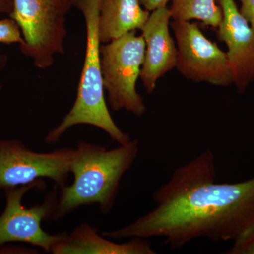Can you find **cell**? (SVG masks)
Segmentation results:
<instances>
[{
	"label": "cell",
	"instance_id": "6da1fadb",
	"mask_svg": "<svg viewBox=\"0 0 254 254\" xmlns=\"http://www.w3.org/2000/svg\"><path fill=\"white\" fill-rule=\"evenodd\" d=\"M153 200V210L102 235L116 241L160 237L171 250L197 239L233 241L254 218V176L236 183L217 182L215 155L206 150L175 169Z\"/></svg>",
	"mask_w": 254,
	"mask_h": 254
},
{
	"label": "cell",
	"instance_id": "7a4b0ae2",
	"mask_svg": "<svg viewBox=\"0 0 254 254\" xmlns=\"http://www.w3.org/2000/svg\"><path fill=\"white\" fill-rule=\"evenodd\" d=\"M138 153L137 139L112 149L86 141L78 143L70 167L73 182L60 189L50 220H60L81 207L94 204L104 215L111 213L124 175Z\"/></svg>",
	"mask_w": 254,
	"mask_h": 254
},
{
	"label": "cell",
	"instance_id": "3957f363",
	"mask_svg": "<svg viewBox=\"0 0 254 254\" xmlns=\"http://www.w3.org/2000/svg\"><path fill=\"white\" fill-rule=\"evenodd\" d=\"M100 0H72L73 7L81 11L86 25V45L84 63L72 108L58 126L45 136L47 144H54L71 127L91 125L103 130L119 145L131 140L114 121L105 99L101 71L98 18Z\"/></svg>",
	"mask_w": 254,
	"mask_h": 254
},
{
	"label": "cell",
	"instance_id": "277c9868",
	"mask_svg": "<svg viewBox=\"0 0 254 254\" xmlns=\"http://www.w3.org/2000/svg\"><path fill=\"white\" fill-rule=\"evenodd\" d=\"M9 17L18 23L24 43L21 53L40 69L51 67L56 55L64 53L66 18L72 0H13Z\"/></svg>",
	"mask_w": 254,
	"mask_h": 254
},
{
	"label": "cell",
	"instance_id": "5b68a950",
	"mask_svg": "<svg viewBox=\"0 0 254 254\" xmlns=\"http://www.w3.org/2000/svg\"><path fill=\"white\" fill-rule=\"evenodd\" d=\"M145 50L144 39L137 36L136 31L100 46L103 87L113 111L126 110L136 117L146 112L143 97L136 90Z\"/></svg>",
	"mask_w": 254,
	"mask_h": 254
},
{
	"label": "cell",
	"instance_id": "8992f818",
	"mask_svg": "<svg viewBox=\"0 0 254 254\" xmlns=\"http://www.w3.org/2000/svg\"><path fill=\"white\" fill-rule=\"evenodd\" d=\"M74 148L47 153L30 149L15 139H0V190L51 180L56 188L67 185Z\"/></svg>",
	"mask_w": 254,
	"mask_h": 254
},
{
	"label": "cell",
	"instance_id": "52a82bcc",
	"mask_svg": "<svg viewBox=\"0 0 254 254\" xmlns=\"http://www.w3.org/2000/svg\"><path fill=\"white\" fill-rule=\"evenodd\" d=\"M43 180L5 190L6 205L0 215V247L10 242H23L50 252L53 246L64 237L66 232L48 233L42 222L50 221L58 198V188L48 193L41 204L25 207L22 200L32 190H43Z\"/></svg>",
	"mask_w": 254,
	"mask_h": 254
},
{
	"label": "cell",
	"instance_id": "ba28073f",
	"mask_svg": "<svg viewBox=\"0 0 254 254\" xmlns=\"http://www.w3.org/2000/svg\"><path fill=\"white\" fill-rule=\"evenodd\" d=\"M170 26L177 48L176 68L184 77L216 86L233 84L227 53L207 38L196 24L174 20Z\"/></svg>",
	"mask_w": 254,
	"mask_h": 254
},
{
	"label": "cell",
	"instance_id": "9c48e42d",
	"mask_svg": "<svg viewBox=\"0 0 254 254\" xmlns=\"http://www.w3.org/2000/svg\"><path fill=\"white\" fill-rule=\"evenodd\" d=\"M218 2L223 14L218 38L227 47L233 84L244 93L254 81V30L241 14L235 0H218Z\"/></svg>",
	"mask_w": 254,
	"mask_h": 254
},
{
	"label": "cell",
	"instance_id": "30bf717a",
	"mask_svg": "<svg viewBox=\"0 0 254 254\" xmlns=\"http://www.w3.org/2000/svg\"><path fill=\"white\" fill-rule=\"evenodd\" d=\"M171 18L168 6L154 10L141 30L145 50L140 78L149 94L154 92L160 78L176 68L177 48L170 34Z\"/></svg>",
	"mask_w": 254,
	"mask_h": 254
},
{
	"label": "cell",
	"instance_id": "8fae6325",
	"mask_svg": "<svg viewBox=\"0 0 254 254\" xmlns=\"http://www.w3.org/2000/svg\"><path fill=\"white\" fill-rule=\"evenodd\" d=\"M50 253L53 254H155L156 251L146 239H128L117 242L100 235L95 227L83 222L71 233L57 242Z\"/></svg>",
	"mask_w": 254,
	"mask_h": 254
},
{
	"label": "cell",
	"instance_id": "7c38bea8",
	"mask_svg": "<svg viewBox=\"0 0 254 254\" xmlns=\"http://www.w3.org/2000/svg\"><path fill=\"white\" fill-rule=\"evenodd\" d=\"M150 13L140 0H100L98 29L102 44L141 30Z\"/></svg>",
	"mask_w": 254,
	"mask_h": 254
},
{
	"label": "cell",
	"instance_id": "4fadbf2b",
	"mask_svg": "<svg viewBox=\"0 0 254 254\" xmlns=\"http://www.w3.org/2000/svg\"><path fill=\"white\" fill-rule=\"evenodd\" d=\"M169 8L172 18L177 21L195 19L213 28H218L223 14L216 0H171Z\"/></svg>",
	"mask_w": 254,
	"mask_h": 254
},
{
	"label": "cell",
	"instance_id": "5bb4252c",
	"mask_svg": "<svg viewBox=\"0 0 254 254\" xmlns=\"http://www.w3.org/2000/svg\"><path fill=\"white\" fill-rule=\"evenodd\" d=\"M226 254H254V218L239 234Z\"/></svg>",
	"mask_w": 254,
	"mask_h": 254
},
{
	"label": "cell",
	"instance_id": "9a60e30c",
	"mask_svg": "<svg viewBox=\"0 0 254 254\" xmlns=\"http://www.w3.org/2000/svg\"><path fill=\"white\" fill-rule=\"evenodd\" d=\"M24 43L21 28L18 23L11 18L0 20V43L17 44Z\"/></svg>",
	"mask_w": 254,
	"mask_h": 254
},
{
	"label": "cell",
	"instance_id": "2e32d148",
	"mask_svg": "<svg viewBox=\"0 0 254 254\" xmlns=\"http://www.w3.org/2000/svg\"><path fill=\"white\" fill-rule=\"evenodd\" d=\"M241 14L248 21L254 30V0H240Z\"/></svg>",
	"mask_w": 254,
	"mask_h": 254
},
{
	"label": "cell",
	"instance_id": "e0dca14e",
	"mask_svg": "<svg viewBox=\"0 0 254 254\" xmlns=\"http://www.w3.org/2000/svg\"><path fill=\"white\" fill-rule=\"evenodd\" d=\"M171 0H140V2L145 9L148 11H153L167 6V4Z\"/></svg>",
	"mask_w": 254,
	"mask_h": 254
},
{
	"label": "cell",
	"instance_id": "ac0fdd59",
	"mask_svg": "<svg viewBox=\"0 0 254 254\" xmlns=\"http://www.w3.org/2000/svg\"><path fill=\"white\" fill-rule=\"evenodd\" d=\"M13 0H0V14H11L13 10Z\"/></svg>",
	"mask_w": 254,
	"mask_h": 254
},
{
	"label": "cell",
	"instance_id": "d6986e66",
	"mask_svg": "<svg viewBox=\"0 0 254 254\" xmlns=\"http://www.w3.org/2000/svg\"><path fill=\"white\" fill-rule=\"evenodd\" d=\"M8 60H9V58L7 55L0 53V69H4L6 67Z\"/></svg>",
	"mask_w": 254,
	"mask_h": 254
}]
</instances>
